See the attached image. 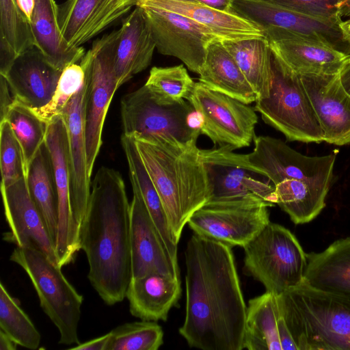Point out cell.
I'll list each match as a JSON object with an SVG mask.
<instances>
[{
    "label": "cell",
    "instance_id": "cell-1",
    "mask_svg": "<svg viewBox=\"0 0 350 350\" xmlns=\"http://www.w3.org/2000/svg\"><path fill=\"white\" fill-rule=\"evenodd\" d=\"M186 310L179 334L202 350H242L247 306L230 245L193 234L185 252Z\"/></svg>",
    "mask_w": 350,
    "mask_h": 350
},
{
    "label": "cell",
    "instance_id": "cell-2",
    "mask_svg": "<svg viewBox=\"0 0 350 350\" xmlns=\"http://www.w3.org/2000/svg\"><path fill=\"white\" fill-rule=\"evenodd\" d=\"M79 243L99 297L108 306L122 301L131 279L130 203L122 176L113 168L101 167L91 183Z\"/></svg>",
    "mask_w": 350,
    "mask_h": 350
},
{
    "label": "cell",
    "instance_id": "cell-3",
    "mask_svg": "<svg viewBox=\"0 0 350 350\" xmlns=\"http://www.w3.org/2000/svg\"><path fill=\"white\" fill-rule=\"evenodd\" d=\"M133 137L178 243L190 216L209 198L200 149L196 145L183 148Z\"/></svg>",
    "mask_w": 350,
    "mask_h": 350
},
{
    "label": "cell",
    "instance_id": "cell-4",
    "mask_svg": "<svg viewBox=\"0 0 350 350\" xmlns=\"http://www.w3.org/2000/svg\"><path fill=\"white\" fill-rule=\"evenodd\" d=\"M298 350H350V297L300 285L277 295Z\"/></svg>",
    "mask_w": 350,
    "mask_h": 350
},
{
    "label": "cell",
    "instance_id": "cell-5",
    "mask_svg": "<svg viewBox=\"0 0 350 350\" xmlns=\"http://www.w3.org/2000/svg\"><path fill=\"white\" fill-rule=\"evenodd\" d=\"M120 115L124 134L148 142L187 148L201 134L189 101L161 103L144 85L122 98Z\"/></svg>",
    "mask_w": 350,
    "mask_h": 350
},
{
    "label": "cell",
    "instance_id": "cell-6",
    "mask_svg": "<svg viewBox=\"0 0 350 350\" xmlns=\"http://www.w3.org/2000/svg\"><path fill=\"white\" fill-rule=\"evenodd\" d=\"M272 78L267 97L254 109L290 142L321 143L323 135L300 75L271 51Z\"/></svg>",
    "mask_w": 350,
    "mask_h": 350
},
{
    "label": "cell",
    "instance_id": "cell-7",
    "mask_svg": "<svg viewBox=\"0 0 350 350\" xmlns=\"http://www.w3.org/2000/svg\"><path fill=\"white\" fill-rule=\"evenodd\" d=\"M10 260L29 276L44 312L56 326L59 343L77 345L83 296L68 281L62 268L32 247H16Z\"/></svg>",
    "mask_w": 350,
    "mask_h": 350
},
{
    "label": "cell",
    "instance_id": "cell-8",
    "mask_svg": "<svg viewBox=\"0 0 350 350\" xmlns=\"http://www.w3.org/2000/svg\"><path fill=\"white\" fill-rule=\"evenodd\" d=\"M243 249L245 272L266 291L278 295L304 282L306 253L284 226L269 222Z\"/></svg>",
    "mask_w": 350,
    "mask_h": 350
},
{
    "label": "cell",
    "instance_id": "cell-9",
    "mask_svg": "<svg viewBox=\"0 0 350 350\" xmlns=\"http://www.w3.org/2000/svg\"><path fill=\"white\" fill-rule=\"evenodd\" d=\"M200 155L208 180L206 203L275 204L274 185L248 163L245 154L224 146L200 149Z\"/></svg>",
    "mask_w": 350,
    "mask_h": 350
},
{
    "label": "cell",
    "instance_id": "cell-10",
    "mask_svg": "<svg viewBox=\"0 0 350 350\" xmlns=\"http://www.w3.org/2000/svg\"><path fill=\"white\" fill-rule=\"evenodd\" d=\"M120 31H113L96 40L79 62L88 87L85 108L86 151L88 173L103 144L104 122L114 93L118 89L114 62Z\"/></svg>",
    "mask_w": 350,
    "mask_h": 350
},
{
    "label": "cell",
    "instance_id": "cell-11",
    "mask_svg": "<svg viewBox=\"0 0 350 350\" xmlns=\"http://www.w3.org/2000/svg\"><path fill=\"white\" fill-rule=\"evenodd\" d=\"M200 120V133L214 144L233 150L250 146L258 116L254 108L236 98L196 82L187 99Z\"/></svg>",
    "mask_w": 350,
    "mask_h": 350
},
{
    "label": "cell",
    "instance_id": "cell-12",
    "mask_svg": "<svg viewBox=\"0 0 350 350\" xmlns=\"http://www.w3.org/2000/svg\"><path fill=\"white\" fill-rule=\"evenodd\" d=\"M230 12L249 21L262 31L280 29L350 55V38L340 27L342 20L316 18L260 0H231Z\"/></svg>",
    "mask_w": 350,
    "mask_h": 350
},
{
    "label": "cell",
    "instance_id": "cell-13",
    "mask_svg": "<svg viewBox=\"0 0 350 350\" xmlns=\"http://www.w3.org/2000/svg\"><path fill=\"white\" fill-rule=\"evenodd\" d=\"M254 148L245 154L248 163L275 185L285 179H299L330 187L336 154L307 156L280 139L254 136Z\"/></svg>",
    "mask_w": 350,
    "mask_h": 350
},
{
    "label": "cell",
    "instance_id": "cell-14",
    "mask_svg": "<svg viewBox=\"0 0 350 350\" xmlns=\"http://www.w3.org/2000/svg\"><path fill=\"white\" fill-rule=\"evenodd\" d=\"M45 145L51 157L57 195L58 221L55 249L58 265L62 268L74 261L81 248L79 228L71 206L68 133L62 115L48 123Z\"/></svg>",
    "mask_w": 350,
    "mask_h": 350
},
{
    "label": "cell",
    "instance_id": "cell-15",
    "mask_svg": "<svg viewBox=\"0 0 350 350\" xmlns=\"http://www.w3.org/2000/svg\"><path fill=\"white\" fill-rule=\"evenodd\" d=\"M137 5L143 10L157 51L179 59L191 71L200 75L207 46L219 39L183 15L152 5Z\"/></svg>",
    "mask_w": 350,
    "mask_h": 350
},
{
    "label": "cell",
    "instance_id": "cell-16",
    "mask_svg": "<svg viewBox=\"0 0 350 350\" xmlns=\"http://www.w3.org/2000/svg\"><path fill=\"white\" fill-rule=\"evenodd\" d=\"M268 207L206 203L190 216L187 224L196 234L243 247L270 222Z\"/></svg>",
    "mask_w": 350,
    "mask_h": 350
},
{
    "label": "cell",
    "instance_id": "cell-17",
    "mask_svg": "<svg viewBox=\"0 0 350 350\" xmlns=\"http://www.w3.org/2000/svg\"><path fill=\"white\" fill-rule=\"evenodd\" d=\"M1 193L10 229L3 234V240L17 247H34L58 265L54 242L31 197L26 177L9 186H1Z\"/></svg>",
    "mask_w": 350,
    "mask_h": 350
},
{
    "label": "cell",
    "instance_id": "cell-18",
    "mask_svg": "<svg viewBox=\"0 0 350 350\" xmlns=\"http://www.w3.org/2000/svg\"><path fill=\"white\" fill-rule=\"evenodd\" d=\"M323 135V142L336 146L350 144V94L339 73L300 75Z\"/></svg>",
    "mask_w": 350,
    "mask_h": 350
},
{
    "label": "cell",
    "instance_id": "cell-19",
    "mask_svg": "<svg viewBox=\"0 0 350 350\" xmlns=\"http://www.w3.org/2000/svg\"><path fill=\"white\" fill-rule=\"evenodd\" d=\"M88 87L85 77L83 85L70 99L62 113L68 133L71 206L75 222L79 229L87 210L91 189L85 122Z\"/></svg>",
    "mask_w": 350,
    "mask_h": 350
},
{
    "label": "cell",
    "instance_id": "cell-20",
    "mask_svg": "<svg viewBox=\"0 0 350 350\" xmlns=\"http://www.w3.org/2000/svg\"><path fill=\"white\" fill-rule=\"evenodd\" d=\"M130 203L131 278L152 272L180 277L178 262L169 254L139 195Z\"/></svg>",
    "mask_w": 350,
    "mask_h": 350
},
{
    "label": "cell",
    "instance_id": "cell-21",
    "mask_svg": "<svg viewBox=\"0 0 350 350\" xmlns=\"http://www.w3.org/2000/svg\"><path fill=\"white\" fill-rule=\"evenodd\" d=\"M138 0H66L58 6V24L67 43L82 44L128 13Z\"/></svg>",
    "mask_w": 350,
    "mask_h": 350
},
{
    "label": "cell",
    "instance_id": "cell-22",
    "mask_svg": "<svg viewBox=\"0 0 350 350\" xmlns=\"http://www.w3.org/2000/svg\"><path fill=\"white\" fill-rule=\"evenodd\" d=\"M271 51L299 75L338 74L350 57L329 46L304 39L284 30H262Z\"/></svg>",
    "mask_w": 350,
    "mask_h": 350
},
{
    "label": "cell",
    "instance_id": "cell-23",
    "mask_svg": "<svg viewBox=\"0 0 350 350\" xmlns=\"http://www.w3.org/2000/svg\"><path fill=\"white\" fill-rule=\"evenodd\" d=\"M61 73L33 47L19 55L4 77L15 103L39 108L52 98Z\"/></svg>",
    "mask_w": 350,
    "mask_h": 350
},
{
    "label": "cell",
    "instance_id": "cell-24",
    "mask_svg": "<svg viewBox=\"0 0 350 350\" xmlns=\"http://www.w3.org/2000/svg\"><path fill=\"white\" fill-rule=\"evenodd\" d=\"M243 349L298 350L280 313L277 295L266 291L247 307Z\"/></svg>",
    "mask_w": 350,
    "mask_h": 350
},
{
    "label": "cell",
    "instance_id": "cell-25",
    "mask_svg": "<svg viewBox=\"0 0 350 350\" xmlns=\"http://www.w3.org/2000/svg\"><path fill=\"white\" fill-rule=\"evenodd\" d=\"M181 295L180 277L152 272L131 278L126 292L129 312L140 320L166 321Z\"/></svg>",
    "mask_w": 350,
    "mask_h": 350
},
{
    "label": "cell",
    "instance_id": "cell-26",
    "mask_svg": "<svg viewBox=\"0 0 350 350\" xmlns=\"http://www.w3.org/2000/svg\"><path fill=\"white\" fill-rule=\"evenodd\" d=\"M119 31L114 62L118 88L149 66L156 48L143 10L138 5L124 18Z\"/></svg>",
    "mask_w": 350,
    "mask_h": 350
},
{
    "label": "cell",
    "instance_id": "cell-27",
    "mask_svg": "<svg viewBox=\"0 0 350 350\" xmlns=\"http://www.w3.org/2000/svg\"><path fill=\"white\" fill-rule=\"evenodd\" d=\"M139 3L183 15L208 29L221 41L264 36L262 31L249 21L234 13L216 10L197 2L138 0Z\"/></svg>",
    "mask_w": 350,
    "mask_h": 350
},
{
    "label": "cell",
    "instance_id": "cell-28",
    "mask_svg": "<svg viewBox=\"0 0 350 350\" xmlns=\"http://www.w3.org/2000/svg\"><path fill=\"white\" fill-rule=\"evenodd\" d=\"M304 283L314 289L350 297V237L325 250L306 254Z\"/></svg>",
    "mask_w": 350,
    "mask_h": 350
},
{
    "label": "cell",
    "instance_id": "cell-29",
    "mask_svg": "<svg viewBox=\"0 0 350 350\" xmlns=\"http://www.w3.org/2000/svg\"><path fill=\"white\" fill-rule=\"evenodd\" d=\"M58 5L55 0H36L30 20L35 47L55 68L62 71L80 62L85 55L83 47L69 45L58 24Z\"/></svg>",
    "mask_w": 350,
    "mask_h": 350
},
{
    "label": "cell",
    "instance_id": "cell-30",
    "mask_svg": "<svg viewBox=\"0 0 350 350\" xmlns=\"http://www.w3.org/2000/svg\"><path fill=\"white\" fill-rule=\"evenodd\" d=\"M199 81L208 88L245 104L256 102L258 96L239 66L222 42L216 40L207 46Z\"/></svg>",
    "mask_w": 350,
    "mask_h": 350
},
{
    "label": "cell",
    "instance_id": "cell-31",
    "mask_svg": "<svg viewBox=\"0 0 350 350\" xmlns=\"http://www.w3.org/2000/svg\"><path fill=\"white\" fill-rule=\"evenodd\" d=\"M120 142L127 161L133 191L141 197L169 254L178 262V243L174 238L161 200L142 161L134 138L132 135L122 133Z\"/></svg>",
    "mask_w": 350,
    "mask_h": 350
},
{
    "label": "cell",
    "instance_id": "cell-32",
    "mask_svg": "<svg viewBox=\"0 0 350 350\" xmlns=\"http://www.w3.org/2000/svg\"><path fill=\"white\" fill-rule=\"evenodd\" d=\"M221 42L252 85L258 99L267 97L272 78L271 51L267 40L262 36Z\"/></svg>",
    "mask_w": 350,
    "mask_h": 350
},
{
    "label": "cell",
    "instance_id": "cell-33",
    "mask_svg": "<svg viewBox=\"0 0 350 350\" xmlns=\"http://www.w3.org/2000/svg\"><path fill=\"white\" fill-rule=\"evenodd\" d=\"M275 186V204L295 224L313 220L325 206L330 187L299 179H285Z\"/></svg>",
    "mask_w": 350,
    "mask_h": 350
},
{
    "label": "cell",
    "instance_id": "cell-34",
    "mask_svg": "<svg viewBox=\"0 0 350 350\" xmlns=\"http://www.w3.org/2000/svg\"><path fill=\"white\" fill-rule=\"evenodd\" d=\"M26 178L31 197L55 244L58 221L57 195L45 142L30 164Z\"/></svg>",
    "mask_w": 350,
    "mask_h": 350
},
{
    "label": "cell",
    "instance_id": "cell-35",
    "mask_svg": "<svg viewBox=\"0 0 350 350\" xmlns=\"http://www.w3.org/2000/svg\"><path fill=\"white\" fill-rule=\"evenodd\" d=\"M5 120L22 148L26 177L30 164L45 142L48 123L38 118L29 107L15 102Z\"/></svg>",
    "mask_w": 350,
    "mask_h": 350
},
{
    "label": "cell",
    "instance_id": "cell-36",
    "mask_svg": "<svg viewBox=\"0 0 350 350\" xmlns=\"http://www.w3.org/2000/svg\"><path fill=\"white\" fill-rule=\"evenodd\" d=\"M0 328L18 346L37 349L41 336L29 316L0 283Z\"/></svg>",
    "mask_w": 350,
    "mask_h": 350
},
{
    "label": "cell",
    "instance_id": "cell-37",
    "mask_svg": "<svg viewBox=\"0 0 350 350\" xmlns=\"http://www.w3.org/2000/svg\"><path fill=\"white\" fill-rule=\"evenodd\" d=\"M152 96L161 103L170 104L187 100L196 82L183 65L152 67L144 84Z\"/></svg>",
    "mask_w": 350,
    "mask_h": 350
},
{
    "label": "cell",
    "instance_id": "cell-38",
    "mask_svg": "<svg viewBox=\"0 0 350 350\" xmlns=\"http://www.w3.org/2000/svg\"><path fill=\"white\" fill-rule=\"evenodd\" d=\"M109 332L106 350H157L163 343L162 327L156 321L125 323Z\"/></svg>",
    "mask_w": 350,
    "mask_h": 350
},
{
    "label": "cell",
    "instance_id": "cell-39",
    "mask_svg": "<svg viewBox=\"0 0 350 350\" xmlns=\"http://www.w3.org/2000/svg\"><path fill=\"white\" fill-rule=\"evenodd\" d=\"M0 38L17 55L35 47L30 21L16 0H0Z\"/></svg>",
    "mask_w": 350,
    "mask_h": 350
},
{
    "label": "cell",
    "instance_id": "cell-40",
    "mask_svg": "<svg viewBox=\"0 0 350 350\" xmlns=\"http://www.w3.org/2000/svg\"><path fill=\"white\" fill-rule=\"evenodd\" d=\"M85 80V73L80 64L69 65L62 71L49 102L43 107L29 109L38 118L49 123L55 117L62 115L70 99L83 85Z\"/></svg>",
    "mask_w": 350,
    "mask_h": 350
},
{
    "label": "cell",
    "instance_id": "cell-41",
    "mask_svg": "<svg viewBox=\"0 0 350 350\" xmlns=\"http://www.w3.org/2000/svg\"><path fill=\"white\" fill-rule=\"evenodd\" d=\"M1 186L7 187L25 176L21 145L6 120L0 122Z\"/></svg>",
    "mask_w": 350,
    "mask_h": 350
},
{
    "label": "cell",
    "instance_id": "cell-42",
    "mask_svg": "<svg viewBox=\"0 0 350 350\" xmlns=\"http://www.w3.org/2000/svg\"><path fill=\"white\" fill-rule=\"evenodd\" d=\"M280 7L327 20L349 16L350 0H260Z\"/></svg>",
    "mask_w": 350,
    "mask_h": 350
},
{
    "label": "cell",
    "instance_id": "cell-43",
    "mask_svg": "<svg viewBox=\"0 0 350 350\" xmlns=\"http://www.w3.org/2000/svg\"><path fill=\"white\" fill-rule=\"evenodd\" d=\"M14 103V96L5 77L0 75V122L5 120L10 107Z\"/></svg>",
    "mask_w": 350,
    "mask_h": 350
},
{
    "label": "cell",
    "instance_id": "cell-44",
    "mask_svg": "<svg viewBox=\"0 0 350 350\" xmlns=\"http://www.w3.org/2000/svg\"><path fill=\"white\" fill-rule=\"evenodd\" d=\"M18 55L8 43L0 38V75L5 76Z\"/></svg>",
    "mask_w": 350,
    "mask_h": 350
},
{
    "label": "cell",
    "instance_id": "cell-45",
    "mask_svg": "<svg viewBox=\"0 0 350 350\" xmlns=\"http://www.w3.org/2000/svg\"><path fill=\"white\" fill-rule=\"evenodd\" d=\"M110 338V332L100 336L99 337L88 340L83 343H79L75 347H70V349L76 350H106L109 340Z\"/></svg>",
    "mask_w": 350,
    "mask_h": 350
},
{
    "label": "cell",
    "instance_id": "cell-46",
    "mask_svg": "<svg viewBox=\"0 0 350 350\" xmlns=\"http://www.w3.org/2000/svg\"><path fill=\"white\" fill-rule=\"evenodd\" d=\"M196 2L224 12H230L231 0H195Z\"/></svg>",
    "mask_w": 350,
    "mask_h": 350
},
{
    "label": "cell",
    "instance_id": "cell-47",
    "mask_svg": "<svg viewBox=\"0 0 350 350\" xmlns=\"http://www.w3.org/2000/svg\"><path fill=\"white\" fill-rule=\"evenodd\" d=\"M339 77L343 87L350 94V57L342 65L339 72Z\"/></svg>",
    "mask_w": 350,
    "mask_h": 350
},
{
    "label": "cell",
    "instance_id": "cell-48",
    "mask_svg": "<svg viewBox=\"0 0 350 350\" xmlns=\"http://www.w3.org/2000/svg\"><path fill=\"white\" fill-rule=\"evenodd\" d=\"M19 9L30 21L35 8L36 0H16Z\"/></svg>",
    "mask_w": 350,
    "mask_h": 350
},
{
    "label": "cell",
    "instance_id": "cell-49",
    "mask_svg": "<svg viewBox=\"0 0 350 350\" xmlns=\"http://www.w3.org/2000/svg\"><path fill=\"white\" fill-rule=\"evenodd\" d=\"M18 345L3 330L0 329V350H16Z\"/></svg>",
    "mask_w": 350,
    "mask_h": 350
},
{
    "label": "cell",
    "instance_id": "cell-50",
    "mask_svg": "<svg viewBox=\"0 0 350 350\" xmlns=\"http://www.w3.org/2000/svg\"><path fill=\"white\" fill-rule=\"evenodd\" d=\"M349 15H350V6H349ZM340 27L343 31L350 38V18L340 23Z\"/></svg>",
    "mask_w": 350,
    "mask_h": 350
},
{
    "label": "cell",
    "instance_id": "cell-51",
    "mask_svg": "<svg viewBox=\"0 0 350 350\" xmlns=\"http://www.w3.org/2000/svg\"><path fill=\"white\" fill-rule=\"evenodd\" d=\"M173 1H193V2H196V1H195V0H173Z\"/></svg>",
    "mask_w": 350,
    "mask_h": 350
}]
</instances>
